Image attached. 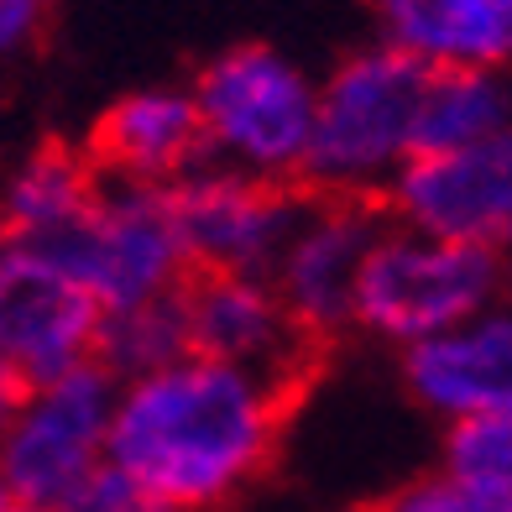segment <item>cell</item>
Masks as SVG:
<instances>
[{"mask_svg":"<svg viewBox=\"0 0 512 512\" xmlns=\"http://www.w3.org/2000/svg\"><path fill=\"white\" fill-rule=\"evenodd\" d=\"M298 387L225 361H173L115 398L105 460L168 512H215L267 471Z\"/></svg>","mask_w":512,"mask_h":512,"instance_id":"6da1fadb","label":"cell"},{"mask_svg":"<svg viewBox=\"0 0 512 512\" xmlns=\"http://www.w3.org/2000/svg\"><path fill=\"white\" fill-rule=\"evenodd\" d=\"M387 209L392 204L377 189H309L304 220L277 256V298L304 330L330 340L335 324H345L356 272L382 241Z\"/></svg>","mask_w":512,"mask_h":512,"instance_id":"9c48e42d","label":"cell"},{"mask_svg":"<svg viewBox=\"0 0 512 512\" xmlns=\"http://www.w3.org/2000/svg\"><path fill=\"white\" fill-rule=\"evenodd\" d=\"M0 512H37V507H21V502H6V507H0Z\"/></svg>","mask_w":512,"mask_h":512,"instance_id":"603a6c76","label":"cell"},{"mask_svg":"<svg viewBox=\"0 0 512 512\" xmlns=\"http://www.w3.org/2000/svg\"><path fill=\"white\" fill-rule=\"evenodd\" d=\"M32 392H37V387L21 377V371H16L6 356H0V434H6L16 418H21V408L32 403Z\"/></svg>","mask_w":512,"mask_h":512,"instance_id":"44dd1931","label":"cell"},{"mask_svg":"<svg viewBox=\"0 0 512 512\" xmlns=\"http://www.w3.org/2000/svg\"><path fill=\"white\" fill-rule=\"evenodd\" d=\"M403 53L434 68H492L512 58V0H382Z\"/></svg>","mask_w":512,"mask_h":512,"instance_id":"5bb4252c","label":"cell"},{"mask_svg":"<svg viewBox=\"0 0 512 512\" xmlns=\"http://www.w3.org/2000/svg\"><path fill=\"white\" fill-rule=\"evenodd\" d=\"M387 204L439 241H465L497 251L512 241V126L465 142L455 152L408 157Z\"/></svg>","mask_w":512,"mask_h":512,"instance_id":"30bf717a","label":"cell"},{"mask_svg":"<svg viewBox=\"0 0 512 512\" xmlns=\"http://www.w3.org/2000/svg\"><path fill=\"white\" fill-rule=\"evenodd\" d=\"M48 512H168V507H162L152 492H142V486H136L126 471H115V465L105 460L68 497H58Z\"/></svg>","mask_w":512,"mask_h":512,"instance_id":"d6986e66","label":"cell"},{"mask_svg":"<svg viewBox=\"0 0 512 512\" xmlns=\"http://www.w3.org/2000/svg\"><path fill=\"white\" fill-rule=\"evenodd\" d=\"M434 63L403 48L361 53L314 100V131L298 178L309 189H366L387 162L408 157L413 115L429 89Z\"/></svg>","mask_w":512,"mask_h":512,"instance_id":"7a4b0ae2","label":"cell"},{"mask_svg":"<svg viewBox=\"0 0 512 512\" xmlns=\"http://www.w3.org/2000/svg\"><path fill=\"white\" fill-rule=\"evenodd\" d=\"M27 251L48 256L58 272L89 288L105 314L168 293L189 267L178 230L168 220V204H162V189H115V194L100 189V199L74 225L42 236Z\"/></svg>","mask_w":512,"mask_h":512,"instance_id":"277c9868","label":"cell"},{"mask_svg":"<svg viewBox=\"0 0 512 512\" xmlns=\"http://www.w3.org/2000/svg\"><path fill=\"white\" fill-rule=\"evenodd\" d=\"M37 16H42V0H0V48H16L37 27Z\"/></svg>","mask_w":512,"mask_h":512,"instance_id":"7402d4cb","label":"cell"},{"mask_svg":"<svg viewBox=\"0 0 512 512\" xmlns=\"http://www.w3.org/2000/svg\"><path fill=\"white\" fill-rule=\"evenodd\" d=\"M110 382L115 377L89 356L84 366L32 392L21 418L0 434V481L11 502L48 512L95 465H105V434L115 413Z\"/></svg>","mask_w":512,"mask_h":512,"instance_id":"5b68a950","label":"cell"},{"mask_svg":"<svg viewBox=\"0 0 512 512\" xmlns=\"http://www.w3.org/2000/svg\"><path fill=\"white\" fill-rule=\"evenodd\" d=\"M168 220L178 230L183 262L209 272H246L256 277L277 262L309 209V183H272V178H183L162 189Z\"/></svg>","mask_w":512,"mask_h":512,"instance_id":"ba28073f","label":"cell"},{"mask_svg":"<svg viewBox=\"0 0 512 512\" xmlns=\"http://www.w3.org/2000/svg\"><path fill=\"white\" fill-rule=\"evenodd\" d=\"M445 476L471 486L497 512H512V413L455 418L445 439Z\"/></svg>","mask_w":512,"mask_h":512,"instance_id":"ac0fdd59","label":"cell"},{"mask_svg":"<svg viewBox=\"0 0 512 512\" xmlns=\"http://www.w3.org/2000/svg\"><path fill=\"white\" fill-rule=\"evenodd\" d=\"M497 251L439 241V236H382L366 251L351 288V314L392 340H434L471 319L497 288Z\"/></svg>","mask_w":512,"mask_h":512,"instance_id":"3957f363","label":"cell"},{"mask_svg":"<svg viewBox=\"0 0 512 512\" xmlns=\"http://www.w3.org/2000/svg\"><path fill=\"white\" fill-rule=\"evenodd\" d=\"M507 126V89L486 68H434L429 89L418 100L408 157L455 152Z\"/></svg>","mask_w":512,"mask_h":512,"instance_id":"2e32d148","label":"cell"},{"mask_svg":"<svg viewBox=\"0 0 512 512\" xmlns=\"http://www.w3.org/2000/svg\"><path fill=\"white\" fill-rule=\"evenodd\" d=\"M199 115L209 142L241 152L251 168L293 173L304 168L314 95L272 48H236L199 79Z\"/></svg>","mask_w":512,"mask_h":512,"instance_id":"52a82bcc","label":"cell"},{"mask_svg":"<svg viewBox=\"0 0 512 512\" xmlns=\"http://www.w3.org/2000/svg\"><path fill=\"white\" fill-rule=\"evenodd\" d=\"M100 199V173L89 157H74L68 147H42L27 173L0 199V241L6 246H37L42 236L74 225L89 204Z\"/></svg>","mask_w":512,"mask_h":512,"instance_id":"9a60e30c","label":"cell"},{"mask_svg":"<svg viewBox=\"0 0 512 512\" xmlns=\"http://www.w3.org/2000/svg\"><path fill=\"white\" fill-rule=\"evenodd\" d=\"M100 319V298L48 256L27 246L0 251V356L32 387H48L95 356Z\"/></svg>","mask_w":512,"mask_h":512,"instance_id":"8fae6325","label":"cell"},{"mask_svg":"<svg viewBox=\"0 0 512 512\" xmlns=\"http://www.w3.org/2000/svg\"><path fill=\"white\" fill-rule=\"evenodd\" d=\"M178 298L183 324H189V356L241 366L298 392H309V382L319 377V356L330 340L304 330L262 277L183 267Z\"/></svg>","mask_w":512,"mask_h":512,"instance_id":"8992f818","label":"cell"},{"mask_svg":"<svg viewBox=\"0 0 512 512\" xmlns=\"http://www.w3.org/2000/svg\"><path fill=\"white\" fill-rule=\"evenodd\" d=\"M209 147L204 115L183 95H136L100 115L89 136V168L121 178L189 173Z\"/></svg>","mask_w":512,"mask_h":512,"instance_id":"4fadbf2b","label":"cell"},{"mask_svg":"<svg viewBox=\"0 0 512 512\" xmlns=\"http://www.w3.org/2000/svg\"><path fill=\"white\" fill-rule=\"evenodd\" d=\"M403 377L418 403L450 418L512 413V314L418 340L403 361Z\"/></svg>","mask_w":512,"mask_h":512,"instance_id":"7c38bea8","label":"cell"},{"mask_svg":"<svg viewBox=\"0 0 512 512\" xmlns=\"http://www.w3.org/2000/svg\"><path fill=\"white\" fill-rule=\"evenodd\" d=\"M361 512H497L492 502H481L471 486H460L455 476H418V481H408V486H398V492H387V497H377L371 507H361Z\"/></svg>","mask_w":512,"mask_h":512,"instance_id":"ffe728a7","label":"cell"},{"mask_svg":"<svg viewBox=\"0 0 512 512\" xmlns=\"http://www.w3.org/2000/svg\"><path fill=\"white\" fill-rule=\"evenodd\" d=\"M189 356V324H183V298L178 283L168 293L147 298L131 309H110L95 335V361L110 377H152V371L173 366Z\"/></svg>","mask_w":512,"mask_h":512,"instance_id":"e0dca14e","label":"cell"},{"mask_svg":"<svg viewBox=\"0 0 512 512\" xmlns=\"http://www.w3.org/2000/svg\"><path fill=\"white\" fill-rule=\"evenodd\" d=\"M6 502H11V497H6V481H0V507H6Z\"/></svg>","mask_w":512,"mask_h":512,"instance_id":"cb8c5ba5","label":"cell"}]
</instances>
